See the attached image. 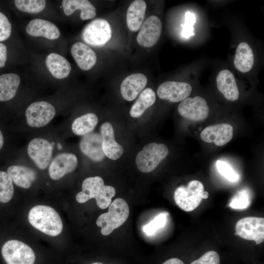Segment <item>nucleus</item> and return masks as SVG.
Wrapping results in <instances>:
<instances>
[{
	"label": "nucleus",
	"instance_id": "obj_18",
	"mask_svg": "<svg viewBox=\"0 0 264 264\" xmlns=\"http://www.w3.org/2000/svg\"><path fill=\"white\" fill-rule=\"evenodd\" d=\"M147 81V77L142 73H136L129 75L120 85L122 97L127 101L133 100L143 91Z\"/></svg>",
	"mask_w": 264,
	"mask_h": 264
},
{
	"label": "nucleus",
	"instance_id": "obj_16",
	"mask_svg": "<svg viewBox=\"0 0 264 264\" xmlns=\"http://www.w3.org/2000/svg\"><path fill=\"white\" fill-rule=\"evenodd\" d=\"M102 138V149L105 156L112 160L119 158L124 152L123 147L115 140L113 127L110 123L105 122L100 128Z\"/></svg>",
	"mask_w": 264,
	"mask_h": 264
},
{
	"label": "nucleus",
	"instance_id": "obj_17",
	"mask_svg": "<svg viewBox=\"0 0 264 264\" xmlns=\"http://www.w3.org/2000/svg\"><path fill=\"white\" fill-rule=\"evenodd\" d=\"M80 149L84 154L94 161L99 162L104 159L102 138L98 133L90 132L84 135L80 142Z\"/></svg>",
	"mask_w": 264,
	"mask_h": 264
},
{
	"label": "nucleus",
	"instance_id": "obj_22",
	"mask_svg": "<svg viewBox=\"0 0 264 264\" xmlns=\"http://www.w3.org/2000/svg\"><path fill=\"white\" fill-rule=\"evenodd\" d=\"M254 63V55L250 45L245 42L240 43L237 46L234 64L235 68L240 72L246 73L253 67Z\"/></svg>",
	"mask_w": 264,
	"mask_h": 264
},
{
	"label": "nucleus",
	"instance_id": "obj_38",
	"mask_svg": "<svg viewBox=\"0 0 264 264\" xmlns=\"http://www.w3.org/2000/svg\"><path fill=\"white\" fill-rule=\"evenodd\" d=\"M185 24H187L189 25H192L195 23L196 22L195 16L193 13L188 12L186 13L185 15Z\"/></svg>",
	"mask_w": 264,
	"mask_h": 264
},
{
	"label": "nucleus",
	"instance_id": "obj_23",
	"mask_svg": "<svg viewBox=\"0 0 264 264\" xmlns=\"http://www.w3.org/2000/svg\"><path fill=\"white\" fill-rule=\"evenodd\" d=\"M7 173L15 184L25 189L30 187L37 178L35 170L22 165L10 166Z\"/></svg>",
	"mask_w": 264,
	"mask_h": 264
},
{
	"label": "nucleus",
	"instance_id": "obj_15",
	"mask_svg": "<svg viewBox=\"0 0 264 264\" xmlns=\"http://www.w3.org/2000/svg\"><path fill=\"white\" fill-rule=\"evenodd\" d=\"M78 164L76 156L71 153H61L57 155L50 163L48 171L50 177L57 180L66 174L73 172Z\"/></svg>",
	"mask_w": 264,
	"mask_h": 264
},
{
	"label": "nucleus",
	"instance_id": "obj_31",
	"mask_svg": "<svg viewBox=\"0 0 264 264\" xmlns=\"http://www.w3.org/2000/svg\"><path fill=\"white\" fill-rule=\"evenodd\" d=\"M14 3L19 10L29 13H38L42 11L46 4L44 0H15Z\"/></svg>",
	"mask_w": 264,
	"mask_h": 264
},
{
	"label": "nucleus",
	"instance_id": "obj_33",
	"mask_svg": "<svg viewBox=\"0 0 264 264\" xmlns=\"http://www.w3.org/2000/svg\"><path fill=\"white\" fill-rule=\"evenodd\" d=\"M250 204L249 196L247 191L242 190L238 192L232 198L228 205L230 207L236 209H243L247 208Z\"/></svg>",
	"mask_w": 264,
	"mask_h": 264
},
{
	"label": "nucleus",
	"instance_id": "obj_41",
	"mask_svg": "<svg viewBox=\"0 0 264 264\" xmlns=\"http://www.w3.org/2000/svg\"><path fill=\"white\" fill-rule=\"evenodd\" d=\"M209 194L207 192L204 191L203 194V198L206 199L208 198Z\"/></svg>",
	"mask_w": 264,
	"mask_h": 264
},
{
	"label": "nucleus",
	"instance_id": "obj_11",
	"mask_svg": "<svg viewBox=\"0 0 264 264\" xmlns=\"http://www.w3.org/2000/svg\"><path fill=\"white\" fill-rule=\"evenodd\" d=\"M192 91L191 85L185 82L166 81L159 85L157 94L162 100L179 102L188 97Z\"/></svg>",
	"mask_w": 264,
	"mask_h": 264
},
{
	"label": "nucleus",
	"instance_id": "obj_8",
	"mask_svg": "<svg viewBox=\"0 0 264 264\" xmlns=\"http://www.w3.org/2000/svg\"><path fill=\"white\" fill-rule=\"evenodd\" d=\"M54 106L46 101L31 104L25 110L28 125L34 128L44 127L48 124L55 115Z\"/></svg>",
	"mask_w": 264,
	"mask_h": 264
},
{
	"label": "nucleus",
	"instance_id": "obj_9",
	"mask_svg": "<svg viewBox=\"0 0 264 264\" xmlns=\"http://www.w3.org/2000/svg\"><path fill=\"white\" fill-rule=\"evenodd\" d=\"M250 241H254L257 244L264 240V219L248 217L241 219L236 225L235 235Z\"/></svg>",
	"mask_w": 264,
	"mask_h": 264
},
{
	"label": "nucleus",
	"instance_id": "obj_10",
	"mask_svg": "<svg viewBox=\"0 0 264 264\" xmlns=\"http://www.w3.org/2000/svg\"><path fill=\"white\" fill-rule=\"evenodd\" d=\"M178 111L183 117L194 121L205 120L208 117L209 109L206 101L199 96L187 97L178 106Z\"/></svg>",
	"mask_w": 264,
	"mask_h": 264
},
{
	"label": "nucleus",
	"instance_id": "obj_35",
	"mask_svg": "<svg viewBox=\"0 0 264 264\" xmlns=\"http://www.w3.org/2000/svg\"><path fill=\"white\" fill-rule=\"evenodd\" d=\"M216 166L219 172L229 181L235 182L238 180V175L228 163L219 160L216 162Z\"/></svg>",
	"mask_w": 264,
	"mask_h": 264
},
{
	"label": "nucleus",
	"instance_id": "obj_6",
	"mask_svg": "<svg viewBox=\"0 0 264 264\" xmlns=\"http://www.w3.org/2000/svg\"><path fill=\"white\" fill-rule=\"evenodd\" d=\"M1 255L7 264H34L35 255L33 249L18 240L6 242L1 250Z\"/></svg>",
	"mask_w": 264,
	"mask_h": 264
},
{
	"label": "nucleus",
	"instance_id": "obj_14",
	"mask_svg": "<svg viewBox=\"0 0 264 264\" xmlns=\"http://www.w3.org/2000/svg\"><path fill=\"white\" fill-rule=\"evenodd\" d=\"M233 135V128L228 123H221L206 127L200 133L201 139L207 143L222 146L228 143Z\"/></svg>",
	"mask_w": 264,
	"mask_h": 264
},
{
	"label": "nucleus",
	"instance_id": "obj_39",
	"mask_svg": "<svg viewBox=\"0 0 264 264\" xmlns=\"http://www.w3.org/2000/svg\"><path fill=\"white\" fill-rule=\"evenodd\" d=\"M162 264H184L183 262L180 259L176 258H171Z\"/></svg>",
	"mask_w": 264,
	"mask_h": 264
},
{
	"label": "nucleus",
	"instance_id": "obj_1",
	"mask_svg": "<svg viewBox=\"0 0 264 264\" xmlns=\"http://www.w3.org/2000/svg\"><path fill=\"white\" fill-rule=\"evenodd\" d=\"M82 191L76 195V200L83 203L95 198L98 206L102 209L109 206L115 195L114 188L105 185L103 178L98 176L86 178L82 183Z\"/></svg>",
	"mask_w": 264,
	"mask_h": 264
},
{
	"label": "nucleus",
	"instance_id": "obj_27",
	"mask_svg": "<svg viewBox=\"0 0 264 264\" xmlns=\"http://www.w3.org/2000/svg\"><path fill=\"white\" fill-rule=\"evenodd\" d=\"M147 5L145 1L135 0L128 7L126 20L128 28L132 32L138 31L143 21Z\"/></svg>",
	"mask_w": 264,
	"mask_h": 264
},
{
	"label": "nucleus",
	"instance_id": "obj_5",
	"mask_svg": "<svg viewBox=\"0 0 264 264\" xmlns=\"http://www.w3.org/2000/svg\"><path fill=\"white\" fill-rule=\"evenodd\" d=\"M168 154L163 143H151L144 147L136 155L135 162L139 170L144 173L154 171Z\"/></svg>",
	"mask_w": 264,
	"mask_h": 264
},
{
	"label": "nucleus",
	"instance_id": "obj_32",
	"mask_svg": "<svg viewBox=\"0 0 264 264\" xmlns=\"http://www.w3.org/2000/svg\"><path fill=\"white\" fill-rule=\"evenodd\" d=\"M166 215L165 213L159 214L144 226L143 232L147 235H152L158 229L163 227L166 224Z\"/></svg>",
	"mask_w": 264,
	"mask_h": 264
},
{
	"label": "nucleus",
	"instance_id": "obj_25",
	"mask_svg": "<svg viewBox=\"0 0 264 264\" xmlns=\"http://www.w3.org/2000/svg\"><path fill=\"white\" fill-rule=\"evenodd\" d=\"M21 82L20 76L15 73L0 75V102L12 100L16 95Z\"/></svg>",
	"mask_w": 264,
	"mask_h": 264
},
{
	"label": "nucleus",
	"instance_id": "obj_30",
	"mask_svg": "<svg viewBox=\"0 0 264 264\" xmlns=\"http://www.w3.org/2000/svg\"><path fill=\"white\" fill-rule=\"evenodd\" d=\"M13 180L7 172L0 171V202L9 201L13 195Z\"/></svg>",
	"mask_w": 264,
	"mask_h": 264
},
{
	"label": "nucleus",
	"instance_id": "obj_2",
	"mask_svg": "<svg viewBox=\"0 0 264 264\" xmlns=\"http://www.w3.org/2000/svg\"><path fill=\"white\" fill-rule=\"evenodd\" d=\"M28 218L31 225L47 235L56 236L63 230L60 216L50 206L37 205L32 207L29 212Z\"/></svg>",
	"mask_w": 264,
	"mask_h": 264
},
{
	"label": "nucleus",
	"instance_id": "obj_3",
	"mask_svg": "<svg viewBox=\"0 0 264 264\" xmlns=\"http://www.w3.org/2000/svg\"><path fill=\"white\" fill-rule=\"evenodd\" d=\"M129 212V206L125 200L115 199L109 205L108 212L102 214L97 219L96 224L101 227V234L108 235L121 226L128 218Z\"/></svg>",
	"mask_w": 264,
	"mask_h": 264
},
{
	"label": "nucleus",
	"instance_id": "obj_26",
	"mask_svg": "<svg viewBox=\"0 0 264 264\" xmlns=\"http://www.w3.org/2000/svg\"><path fill=\"white\" fill-rule=\"evenodd\" d=\"M62 6L66 16L71 15L77 9L81 11L80 17L83 20L91 19L96 16V8L88 0H64Z\"/></svg>",
	"mask_w": 264,
	"mask_h": 264
},
{
	"label": "nucleus",
	"instance_id": "obj_12",
	"mask_svg": "<svg viewBox=\"0 0 264 264\" xmlns=\"http://www.w3.org/2000/svg\"><path fill=\"white\" fill-rule=\"evenodd\" d=\"M53 147L47 140L41 138L32 139L27 146V153L30 158L41 169L48 166L52 155Z\"/></svg>",
	"mask_w": 264,
	"mask_h": 264
},
{
	"label": "nucleus",
	"instance_id": "obj_13",
	"mask_svg": "<svg viewBox=\"0 0 264 264\" xmlns=\"http://www.w3.org/2000/svg\"><path fill=\"white\" fill-rule=\"evenodd\" d=\"M162 23L159 17L151 16L142 24L136 37L139 45L151 47L155 45L160 39L162 32Z\"/></svg>",
	"mask_w": 264,
	"mask_h": 264
},
{
	"label": "nucleus",
	"instance_id": "obj_37",
	"mask_svg": "<svg viewBox=\"0 0 264 264\" xmlns=\"http://www.w3.org/2000/svg\"><path fill=\"white\" fill-rule=\"evenodd\" d=\"M8 49L6 45L0 42V69L4 67L7 61Z\"/></svg>",
	"mask_w": 264,
	"mask_h": 264
},
{
	"label": "nucleus",
	"instance_id": "obj_21",
	"mask_svg": "<svg viewBox=\"0 0 264 264\" xmlns=\"http://www.w3.org/2000/svg\"><path fill=\"white\" fill-rule=\"evenodd\" d=\"M71 55L82 70H88L95 65L97 57L94 51L82 42H77L71 48Z\"/></svg>",
	"mask_w": 264,
	"mask_h": 264
},
{
	"label": "nucleus",
	"instance_id": "obj_40",
	"mask_svg": "<svg viewBox=\"0 0 264 264\" xmlns=\"http://www.w3.org/2000/svg\"><path fill=\"white\" fill-rule=\"evenodd\" d=\"M4 143V138L1 131L0 130V150L3 147Z\"/></svg>",
	"mask_w": 264,
	"mask_h": 264
},
{
	"label": "nucleus",
	"instance_id": "obj_34",
	"mask_svg": "<svg viewBox=\"0 0 264 264\" xmlns=\"http://www.w3.org/2000/svg\"><path fill=\"white\" fill-rule=\"evenodd\" d=\"M11 23L6 15L0 10V42L8 40L12 34Z\"/></svg>",
	"mask_w": 264,
	"mask_h": 264
},
{
	"label": "nucleus",
	"instance_id": "obj_19",
	"mask_svg": "<svg viewBox=\"0 0 264 264\" xmlns=\"http://www.w3.org/2000/svg\"><path fill=\"white\" fill-rule=\"evenodd\" d=\"M218 90L226 99L235 101L239 97V91L234 74L227 69L221 70L216 77Z\"/></svg>",
	"mask_w": 264,
	"mask_h": 264
},
{
	"label": "nucleus",
	"instance_id": "obj_4",
	"mask_svg": "<svg viewBox=\"0 0 264 264\" xmlns=\"http://www.w3.org/2000/svg\"><path fill=\"white\" fill-rule=\"evenodd\" d=\"M204 186L198 180L190 181L186 186H180L175 191L174 199L182 210L189 212L195 209L203 199Z\"/></svg>",
	"mask_w": 264,
	"mask_h": 264
},
{
	"label": "nucleus",
	"instance_id": "obj_42",
	"mask_svg": "<svg viewBox=\"0 0 264 264\" xmlns=\"http://www.w3.org/2000/svg\"><path fill=\"white\" fill-rule=\"evenodd\" d=\"M91 264H103L101 263H99V262H97V263H92Z\"/></svg>",
	"mask_w": 264,
	"mask_h": 264
},
{
	"label": "nucleus",
	"instance_id": "obj_7",
	"mask_svg": "<svg viewBox=\"0 0 264 264\" xmlns=\"http://www.w3.org/2000/svg\"><path fill=\"white\" fill-rule=\"evenodd\" d=\"M112 30L109 22L103 19H96L90 22L83 29V40L92 46H101L110 41Z\"/></svg>",
	"mask_w": 264,
	"mask_h": 264
},
{
	"label": "nucleus",
	"instance_id": "obj_20",
	"mask_svg": "<svg viewBox=\"0 0 264 264\" xmlns=\"http://www.w3.org/2000/svg\"><path fill=\"white\" fill-rule=\"evenodd\" d=\"M26 31L33 37H43L49 40L58 39L60 32L58 27L51 22L35 19L29 22L26 27Z\"/></svg>",
	"mask_w": 264,
	"mask_h": 264
},
{
	"label": "nucleus",
	"instance_id": "obj_24",
	"mask_svg": "<svg viewBox=\"0 0 264 264\" xmlns=\"http://www.w3.org/2000/svg\"><path fill=\"white\" fill-rule=\"evenodd\" d=\"M45 64L49 71L55 78L62 79L66 78L71 71L69 62L59 54L51 53L46 58Z\"/></svg>",
	"mask_w": 264,
	"mask_h": 264
},
{
	"label": "nucleus",
	"instance_id": "obj_28",
	"mask_svg": "<svg viewBox=\"0 0 264 264\" xmlns=\"http://www.w3.org/2000/svg\"><path fill=\"white\" fill-rule=\"evenodd\" d=\"M155 100V93L152 88L144 89L132 106L130 111L131 116L134 118L140 117L154 103Z\"/></svg>",
	"mask_w": 264,
	"mask_h": 264
},
{
	"label": "nucleus",
	"instance_id": "obj_29",
	"mask_svg": "<svg viewBox=\"0 0 264 264\" xmlns=\"http://www.w3.org/2000/svg\"><path fill=\"white\" fill-rule=\"evenodd\" d=\"M98 121L97 116L93 113H88L76 118L73 122L71 129L73 132L78 135H85L94 129Z\"/></svg>",
	"mask_w": 264,
	"mask_h": 264
},
{
	"label": "nucleus",
	"instance_id": "obj_36",
	"mask_svg": "<svg viewBox=\"0 0 264 264\" xmlns=\"http://www.w3.org/2000/svg\"><path fill=\"white\" fill-rule=\"evenodd\" d=\"M220 259L218 253L213 250L209 251L190 264H220Z\"/></svg>",
	"mask_w": 264,
	"mask_h": 264
}]
</instances>
